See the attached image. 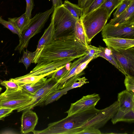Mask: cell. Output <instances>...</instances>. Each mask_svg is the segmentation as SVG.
<instances>
[{
    "mask_svg": "<svg viewBox=\"0 0 134 134\" xmlns=\"http://www.w3.org/2000/svg\"><path fill=\"white\" fill-rule=\"evenodd\" d=\"M103 40L108 47L118 49H126L134 47V39L110 37Z\"/></svg>",
    "mask_w": 134,
    "mask_h": 134,
    "instance_id": "9a60e30c",
    "label": "cell"
},
{
    "mask_svg": "<svg viewBox=\"0 0 134 134\" xmlns=\"http://www.w3.org/2000/svg\"><path fill=\"white\" fill-rule=\"evenodd\" d=\"M77 20L62 5L54 8L52 16L54 39L74 34Z\"/></svg>",
    "mask_w": 134,
    "mask_h": 134,
    "instance_id": "277c9868",
    "label": "cell"
},
{
    "mask_svg": "<svg viewBox=\"0 0 134 134\" xmlns=\"http://www.w3.org/2000/svg\"><path fill=\"white\" fill-rule=\"evenodd\" d=\"M105 0H94L91 5L83 11L82 15H85L98 8Z\"/></svg>",
    "mask_w": 134,
    "mask_h": 134,
    "instance_id": "d6a6232c",
    "label": "cell"
},
{
    "mask_svg": "<svg viewBox=\"0 0 134 134\" xmlns=\"http://www.w3.org/2000/svg\"><path fill=\"white\" fill-rule=\"evenodd\" d=\"M53 7L55 8L57 7L60 6L63 4L62 0H52Z\"/></svg>",
    "mask_w": 134,
    "mask_h": 134,
    "instance_id": "60d3db41",
    "label": "cell"
},
{
    "mask_svg": "<svg viewBox=\"0 0 134 134\" xmlns=\"http://www.w3.org/2000/svg\"><path fill=\"white\" fill-rule=\"evenodd\" d=\"M131 1L132 0H124L122 1L114 13L113 14V18L118 16L124 11L128 7Z\"/></svg>",
    "mask_w": 134,
    "mask_h": 134,
    "instance_id": "1f68e13d",
    "label": "cell"
},
{
    "mask_svg": "<svg viewBox=\"0 0 134 134\" xmlns=\"http://www.w3.org/2000/svg\"><path fill=\"white\" fill-rule=\"evenodd\" d=\"M124 83L126 90L134 94V77L130 75H125Z\"/></svg>",
    "mask_w": 134,
    "mask_h": 134,
    "instance_id": "4dcf8cb0",
    "label": "cell"
},
{
    "mask_svg": "<svg viewBox=\"0 0 134 134\" xmlns=\"http://www.w3.org/2000/svg\"><path fill=\"white\" fill-rule=\"evenodd\" d=\"M74 35L75 37L87 48L89 44L80 19L76 22Z\"/></svg>",
    "mask_w": 134,
    "mask_h": 134,
    "instance_id": "7402d4cb",
    "label": "cell"
},
{
    "mask_svg": "<svg viewBox=\"0 0 134 134\" xmlns=\"http://www.w3.org/2000/svg\"><path fill=\"white\" fill-rule=\"evenodd\" d=\"M59 68L50 72L38 75H30L27 74L22 76L11 79L22 87L25 85L37 82L41 78L48 76L55 72Z\"/></svg>",
    "mask_w": 134,
    "mask_h": 134,
    "instance_id": "d6986e66",
    "label": "cell"
},
{
    "mask_svg": "<svg viewBox=\"0 0 134 134\" xmlns=\"http://www.w3.org/2000/svg\"><path fill=\"white\" fill-rule=\"evenodd\" d=\"M32 96L22 89L6 94L0 95V107L9 108L17 112L27 110V105Z\"/></svg>",
    "mask_w": 134,
    "mask_h": 134,
    "instance_id": "8992f818",
    "label": "cell"
},
{
    "mask_svg": "<svg viewBox=\"0 0 134 134\" xmlns=\"http://www.w3.org/2000/svg\"><path fill=\"white\" fill-rule=\"evenodd\" d=\"M93 107L49 124L46 129L35 131V134H79L81 127L99 111Z\"/></svg>",
    "mask_w": 134,
    "mask_h": 134,
    "instance_id": "7a4b0ae2",
    "label": "cell"
},
{
    "mask_svg": "<svg viewBox=\"0 0 134 134\" xmlns=\"http://www.w3.org/2000/svg\"><path fill=\"white\" fill-rule=\"evenodd\" d=\"M54 8L43 12L36 14L30 19L27 27L20 34L19 43L14 50L18 51L20 53L28 46L29 42L33 37L40 32L48 20L51 14L53 12Z\"/></svg>",
    "mask_w": 134,
    "mask_h": 134,
    "instance_id": "5b68a950",
    "label": "cell"
},
{
    "mask_svg": "<svg viewBox=\"0 0 134 134\" xmlns=\"http://www.w3.org/2000/svg\"><path fill=\"white\" fill-rule=\"evenodd\" d=\"M87 79L85 77L79 78L78 80L70 86V90L80 87L85 84L88 83Z\"/></svg>",
    "mask_w": 134,
    "mask_h": 134,
    "instance_id": "e575fe53",
    "label": "cell"
},
{
    "mask_svg": "<svg viewBox=\"0 0 134 134\" xmlns=\"http://www.w3.org/2000/svg\"><path fill=\"white\" fill-rule=\"evenodd\" d=\"M94 58L92 57L86 61L80 63L76 69L74 73V76L82 72L86 68L90 62Z\"/></svg>",
    "mask_w": 134,
    "mask_h": 134,
    "instance_id": "d590c367",
    "label": "cell"
},
{
    "mask_svg": "<svg viewBox=\"0 0 134 134\" xmlns=\"http://www.w3.org/2000/svg\"></svg>",
    "mask_w": 134,
    "mask_h": 134,
    "instance_id": "7bdbcfd3",
    "label": "cell"
},
{
    "mask_svg": "<svg viewBox=\"0 0 134 134\" xmlns=\"http://www.w3.org/2000/svg\"><path fill=\"white\" fill-rule=\"evenodd\" d=\"M94 0H78V5L83 9V11L87 9Z\"/></svg>",
    "mask_w": 134,
    "mask_h": 134,
    "instance_id": "ab89813d",
    "label": "cell"
},
{
    "mask_svg": "<svg viewBox=\"0 0 134 134\" xmlns=\"http://www.w3.org/2000/svg\"><path fill=\"white\" fill-rule=\"evenodd\" d=\"M103 38L110 37L134 39V22L106 24L102 30Z\"/></svg>",
    "mask_w": 134,
    "mask_h": 134,
    "instance_id": "52a82bcc",
    "label": "cell"
},
{
    "mask_svg": "<svg viewBox=\"0 0 134 134\" xmlns=\"http://www.w3.org/2000/svg\"><path fill=\"white\" fill-rule=\"evenodd\" d=\"M75 59V58H70L49 62L38 63L36 66L27 74L37 75L46 73L65 65Z\"/></svg>",
    "mask_w": 134,
    "mask_h": 134,
    "instance_id": "7c38bea8",
    "label": "cell"
},
{
    "mask_svg": "<svg viewBox=\"0 0 134 134\" xmlns=\"http://www.w3.org/2000/svg\"><path fill=\"white\" fill-rule=\"evenodd\" d=\"M23 54L21 58L19 60V62L22 63L24 65L27 70L32 63L36 54V51L31 52L27 49L23 51Z\"/></svg>",
    "mask_w": 134,
    "mask_h": 134,
    "instance_id": "4316f807",
    "label": "cell"
},
{
    "mask_svg": "<svg viewBox=\"0 0 134 134\" xmlns=\"http://www.w3.org/2000/svg\"><path fill=\"white\" fill-rule=\"evenodd\" d=\"M63 5L77 20L80 19L82 14L83 10L78 5L73 4L66 0Z\"/></svg>",
    "mask_w": 134,
    "mask_h": 134,
    "instance_id": "cb8c5ba5",
    "label": "cell"
},
{
    "mask_svg": "<svg viewBox=\"0 0 134 134\" xmlns=\"http://www.w3.org/2000/svg\"><path fill=\"white\" fill-rule=\"evenodd\" d=\"M0 24L9 30L13 33L17 34L19 36H20V34L18 30L13 24L9 21H7L3 19L0 16Z\"/></svg>",
    "mask_w": 134,
    "mask_h": 134,
    "instance_id": "836d02e7",
    "label": "cell"
},
{
    "mask_svg": "<svg viewBox=\"0 0 134 134\" xmlns=\"http://www.w3.org/2000/svg\"><path fill=\"white\" fill-rule=\"evenodd\" d=\"M118 100L119 111L126 112L134 108V94L126 90L118 93Z\"/></svg>",
    "mask_w": 134,
    "mask_h": 134,
    "instance_id": "2e32d148",
    "label": "cell"
},
{
    "mask_svg": "<svg viewBox=\"0 0 134 134\" xmlns=\"http://www.w3.org/2000/svg\"><path fill=\"white\" fill-rule=\"evenodd\" d=\"M30 19L25 13L18 18H8V21L13 24L18 30L20 34L27 27L30 22Z\"/></svg>",
    "mask_w": 134,
    "mask_h": 134,
    "instance_id": "44dd1931",
    "label": "cell"
},
{
    "mask_svg": "<svg viewBox=\"0 0 134 134\" xmlns=\"http://www.w3.org/2000/svg\"><path fill=\"white\" fill-rule=\"evenodd\" d=\"M70 90V86L58 90L51 94L44 102L43 105H48L58 100L62 96L66 94Z\"/></svg>",
    "mask_w": 134,
    "mask_h": 134,
    "instance_id": "484cf974",
    "label": "cell"
},
{
    "mask_svg": "<svg viewBox=\"0 0 134 134\" xmlns=\"http://www.w3.org/2000/svg\"><path fill=\"white\" fill-rule=\"evenodd\" d=\"M98 47L100 50V51L98 54V57H100L105 59L114 65L125 76L127 75L124 69L116 60L110 48L108 47H104L100 46Z\"/></svg>",
    "mask_w": 134,
    "mask_h": 134,
    "instance_id": "ac0fdd59",
    "label": "cell"
},
{
    "mask_svg": "<svg viewBox=\"0 0 134 134\" xmlns=\"http://www.w3.org/2000/svg\"><path fill=\"white\" fill-rule=\"evenodd\" d=\"M134 22V0H132L127 8L119 16L113 18L108 23L120 24Z\"/></svg>",
    "mask_w": 134,
    "mask_h": 134,
    "instance_id": "e0dca14e",
    "label": "cell"
},
{
    "mask_svg": "<svg viewBox=\"0 0 134 134\" xmlns=\"http://www.w3.org/2000/svg\"><path fill=\"white\" fill-rule=\"evenodd\" d=\"M59 84V81L52 77L47 79L44 85L32 96L31 100L27 105V110L42 105L51 94L59 90L58 87Z\"/></svg>",
    "mask_w": 134,
    "mask_h": 134,
    "instance_id": "ba28073f",
    "label": "cell"
},
{
    "mask_svg": "<svg viewBox=\"0 0 134 134\" xmlns=\"http://www.w3.org/2000/svg\"><path fill=\"white\" fill-rule=\"evenodd\" d=\"M100 134L101 133L99 130L93 127H87L84 128L79 134Z\"/></svg>",
    "mask_w": 134,
    "mask_h": 134,
    "instance_id": "74e56055",
    "label": "cell"
},
{
    "mask_svg": "<svg viewBox=\"0 0 134 134\" xmlns=\"http://www.w3.org/2000/svg\"><path fill=\"white\" fill-rule=\"evenodd\" d=\"M119 108L117 100L109 107L102 110L82 125L81 128L83 130L87 127L96 129L103 127L116 113Z\"/></svg>",
    "mask_w": 134,
    "mask_h": 134,
    "instance_id": "9c48e42d",
    "label": "cell"
},
{
    "mask_svg": "<svg viewBox=\"0 0 134 134\" xmlns=\"http://www.w3.org/2000/svg\"><path fill=\"white\" fill-rule=\"evenodd\" d=\"M87 49L74 34L59 37L44 46L37 63L70 58H79L86 54Z\"/></svg>",
    "mask_w": 134,
    "mask_h": 134,
    "instance_id": "6da1fadb",
    "label": "cell"
},
{
    "mask_svg": "<svg viewBox=\"0 0 134 134\" xmlns=\"http://www.w3.org/2000/svg\"><path fill=\"white\" fill-rule=\"evenodd\" d=\"M100 51V50L99 47L89 45L86 54L82 57L81 63L86 61L92 57H94V59L98 57V54Z\"/></svg>",
    "mask_w": 134,
    "mask_h": 134,
    "instance_id": "83f0119b",
    "label": "cell"
},
{
    "mask_svg": "<svg viewBox=\"0 0 134 134\" xmlns=\"http://www.w3.org/2000/svg\"><path fill=\"white\" fill-rule=\"evenodd\" d=\"M110 16L107 10L101 7L82 15L80 19L88 44L102 30Z\"/></svg>",
    "mask_w": 134,
    "mask_h": 134,
    "instance_id": "3957f363",
    "label": "cell"
},
{
    "mask_svg": "<svg viewBox=\"0 0 134 134\" xmlns=\"http://www.w3.org/2000/svg\"><path fill=\"white\" fill-rule=\"evenodd\" d=\"M100 99L99 94L96 93L83 96L79 100L71 103L69 109L65 113L69 116L90 108L95 107Z\"/></svg>",
    "mask_w": 134,
    "mask_h": 134,
    "instance_id": "8fae6325",
    "label": "cell"
},
{
    "mask_svg": "<svg viewBox=\"0 0 134 134\" xmlns=\"http://www.w3.org/2000/svg\"><path fill=\"white\" fill-rule=\"evenodd\" d=\"M71 64L68 66L67 63L66 65L59 68L55 72L49 75L51 76L59 81L69 70L70 69L67 68H70Z\"/></svg>",
    "mask_w": 134,
    "mask_h": 134,
    "instance_id": "f546056e",
    "label": "cell"
},
{
    "mask_svg": "<svg viewBox=\"0 0 134 134\" xmlns=\"http://www.w3.org/2000/svg\"><path fill=\"white\" fill-rule=\"evenodd\" d=\"M13 110L9 108L0 107V120L8 115Z\"/></svg>",
    "mask_w": 134,
    "mask_h": 134,
    "instance_id": "f35d334b",
    "label": "cell"
},
{
    "mask_svg": "<svg viewBox=\"0 0 134 134\" xmlns=\"http://www.w3.org/2000/svg\"><path fill=\"white\" fill-rule=\"evenodd\" d=\"M54 31L52 20L48 28L46 29L40 40L35 51L36 54L32 63H37L38 61L43 48L45 46L48 44L54 39Z\"/></svg>",
    "mask_w": 134,
    "mask_h": 134,
    "instance_id": "5bb4252c",
    "label": "cell"
},
{
    "mask_svg": "<svg viewBox=\"0 0 134 134\" xmlns=\"http://www.w3.org/2000/svg\"><path fill=\"white\" fill-rule=\"evenodd\" d=\"M26 2V8L25 13L30 19L31 18V12L34 8V4L33 0H25Z\"/></svg>",
    "mask_w": 134,
    "mask_h": 134,
    "instance_id": "8d00e7d4",
    "label": "cell"
},
{
    "mask_svg": "<svg viewBox=\"0 0 134 134\" xmlns=\"http://www.w3.org/2000/svg\"><path fill=\"white\" fill-rule=\"evenodd\" d=\"M121 0V1H124V0Z\"/></svg>",
    "mask_w": 134,
    "mask_h": 134,
    "instance_id": "b9f144b4",
    "label": "cell"
},
{
    "mask_svg": "<svg viewBox=\"0 0 134 134\" xmlns=\"http://www.w3.org/2000/svg\"><path fill=\"white\" fill-rule=\"evenodd\" d=\"M111 121L113 124L120 121L134 122V108L126 112L118 110L111 118Z\"/></svg>",
    "mask_w": 134,
    "mask_h": 134,
    "instance_id": "ffe728a7",
    "label": "cell"
},
{
    "mask_svg": "<svg viewBox=\"0 0 134 134\" xmlns=\"http://www.w3.org/2000/svg\"><path fill=\"white\" fill-rule=\"evenodd\" d=\"M38 117L35 112L31 109L24 111L21 116V132L25 134L33 132L37 125Z\"/></svg>",
    "mask_w": 134,
    "mask_h": 134,
    "instance_id": "4fadbf2b",
    "label": "cell"
},
{
    "mask_svg": "<svg viewBox=\"0 0 134 134\" xmlns=\"http://www.w3.org/2000/svg\"><path fill=\"white\" fill-rule=\"evenodd\" d=\"M1 84L5 87L6 90L1 94H6L17 91L22 88V87L13 80L12 79L9 80L4 81L1 82Z\"/></svg>",
    "mask_w": 134,
    "mask_h": 134,
    "instance_id": "d4e9b609",
    "label": "cell"
},
{
    "mask_svg": "<svg viewBox=\"0 0 134 134\" xmlns=\"http://www.w3.org/2000/svg\"><path fill=\"white\" fill-rule=\"evenodd\" d=\"M47 80V77H43L37 82L25 85L22 87L26 92L33 96L44 85Z\"/></svg>",
    "mask_w": 134,
    "mask_h": 134,
    "instance_id": "603a6c76",
    "label": "cell"
},
{
    "mask_svg": "<svg viewBox=\"0 0 134 134\" xmlns=\"http://www.w3.org/2000/svg\"><path fill=\"white\" fill-rule=\"evenodd\" d=\"M121 2V0H105L100 7L106 9L110 15L114 10L117 8Z\"/></svg>",
    "mask_w": 134,
    "mask_h": 134,
    "instance_id": "f1b7e54d",
    "label": "cell"
},
{
    "mask_svg": "<svg viewBox=\"0 0 134 134\" xmlns=\"http://www.w3.org/2000/svg\"><path fill=\"white\" fill-rule=\"evenodd\" d=\"M111 51L116 60L124 69L127 75L134 74V47L126 49L108 47Z\"/></svg>",
    "mask_w": 134,
    "mask_h": 134,
    "instance_id": "30bf717a",
    "label": "cell"
}]
</instances>
